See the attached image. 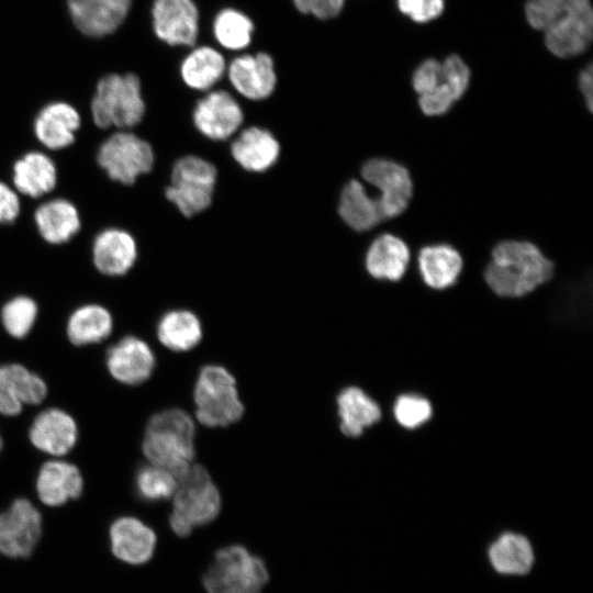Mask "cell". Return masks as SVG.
Segmentation results:
<instances>
[{"label":"cell","mask_w":593,"mask_h":593,"mask_svg":"<svg viewBox=\"0 0 593 593\" xmlns=\"http://www.w3.org/2000/svg\"><path fill=\"white\" fill-rule=\"evenodd\" d=\"M528 24L542 32L547 49L559 58L583 54L593 38L590 0H527Z\"/></svg>","instance_id":"6da1fadb"},{"label":"cell","mask_w":593,"mask_h":593,"mask_svg":"<svg viewBox=\"0 0 593 593\" xmlns=\"http://www.w3.org/2000/svg\"><path fill=\"white\" fill-rule=\"evenodd\" d=\"M555 264L529 240L504 239L491 250L483 271L490 290L502 298H522L548 282Z\"/></svg>","instance_id":"7a4b0ae2"},{"label":"cell","mask_w":593,"mask_h":593,"mask_svg":"<svg viewBox=\"0 0 593 593\" xmlns=\"http://www.w3.org/2000/svg\"><path fill=\"white\" fill-rule=\"evenodd\" d=\"M194 435L193 421L184 411L165 410L148 421L142 450L149 463L168 470L179 479L192 466Z\"/></svg>","instance_id":"3957f363"},{"label":"cell","mask_w":593,"mask_h":593,"mask_svg":"<svg viewBox=\"0 0 593 593\" xmlns=\"http://www.w3.org/2000/svg\"><path fill=\"white\" fill-rule=\"evenodd\" d=\"M217 178V167L212 161L194 154L183 155L172 164L165 198L189 220L212 206Z\"/></svg>","instance_id":"277c9868"},{"label":"cell","mask_w":593,"mask_h":593,"mask_svg":"<svg viewBox=\"0 0 593 593\" xmlns=\"http://www.w3.org/2000/svg\"><path fill=\"white\" fill-rule=\"evenodd\" d=\"M172 499L169 525L180 537L189 536L194 527L211 523L221 511L220 493L209 472L200 465L191 466L178 479Z\"/></svg>","instance_id":"5b68a950"},{"label":"cell","mask_w":593,"mask_h":593,"mask_svg":"<svg viewBox=\"0 0 593 593\" xmlns=\"http://www.w3.org/2000/svg\"><path fill=\"white\" fill-rule=\"evenodd\" d=\"M90 109L92 120L100 128L136 126L146 111L139 78L134 74L102 77L97 83Z\"/></svg>","instance_id":"8992f818"},{"label":"cell","mask_w":593,"mask_h":593,"mask_svg":"<svg viewBox=\"0 0 593 593\" xmlns=\"http://www.w3.org/2000/svg\"><path fill=\"white\" fill-rule=\"evenodd\" d=\"M268 580L264 560L242 545L217 550L202 577L208 593H260Z\"/></svg>","instance_id":"52a82bcc"},{"label":"cell","mask_w":593,"mask_h":593,"mask_svg":"<svg viewBox=\"0 0 593 593\" xmlns=\"http://www.w3.org/2000/svg\"><path fill=\"white\" fill-rule=\"evenodd\" d=\"M193 398L197 418L208 427L227 426L237 422L244 413L234 377L220 366L201 369Z\"/></svg>","instance_id":"ba28073f"},{"label":"cell","mask_w":593,"mask_h":593,"mask_svg":"<svg viewBox=\"0 0 593 593\" xmlns=\"http://www.w3.org/2000/svg\"><path fill=\"white\" fill-rule=\"evenodd\" d=\"M97 161L113 181L134 184L141 176L153 170L155 152L147 141L122 130L101 144Z\"/></svg>","instance_id":"9c48e42d"},{"label":"cell","mask_w":593,"mask_h":593,"mask_svg":"<svg viewBox=\"0 0 593 593\" xmlns=\"http://www.w3.org/2000/svg\"><path fill=\"white\" fill-rule=\"evenodd\" d=\"M360 176L371 187H374L383 220L401 216L413 198L414 184L409 169L392 159L373 157L367 159Z\"/></svg>","instance_id":"30bf717a"},{"label":"cell","mask_w":593,"mask_h":593,"mask_svg":"<svg viewBox=\"0 0 593 593\" xmlns=\"http://www.w3.org/2000/svg\"><path fill=\"white\" fill-rule=\"evenodd\" d=\"M192 123L204 138L225 142L234 136L244 123L239 102L226 90H210L200 98L192 111Z\"/></svg>","instance_id":"8fae6325"},{"label":"cell","mask_w":593,"mask_h":593,"mask_svg":"<svg viewBox=\"0 0 593 593\" xmlns=\"http://www.w3.org/2000/svg\"><path fill=\"white\" fill-rule=\"evenodd\" d=\"M42 535V515L27 499H16L0 512V553L12 559L29 557Z\"/></svg>","instance_id":"7c38bea8"},{"label":"cell","mask_w":593,"mask_h":593,"mask_svg":"<svg viewBox=\"0 0 593 593\" xmlns=\"http://www.w3.org/2000/svg\"><path fill=\"white\" fill-rule=\"evenodd\" d=\"M153 29L170 46H194L200 31L199 9L193 0H154Z\"/></svg>","instance_id":"4fadbf2b"},{"label":"cell","mask_w":593,"mask_h":593,"mask_svg":"<svg viewBox=\"0 0 593 593\" xmlns=\"http://www.w3.org/2000/svg\"><path fill=\"white\" fill-rule=\"evenodd\" d=\"M226 76L233 89L250 101L268 99L278 82L275 61L265 52L236 56L227 65Z\"/></svg>","instance_id":"5bb4252c"},{"label":"cell","mask_w":593,"mask_h":593,"mask_svg":"<svg viewBox=\"0 0 593 593\" xmlns=\"http://www.w3.org/2000/svg\"><path fill=\"white\" fill-rule=\"evenodd\" d=\"M281 152V144L276 135L258 125L243 128L230 144L233 160L250 174H264L275 167Z\"/></svg>","instance_id":"9a60e30c"},{"label":"cell","mask_w":593,"mask_h":593,"mask_svg":"<svg viewBox=\"0 0 593 593\" xmlns=\"http://www.w3.org/2000/svg\"><path fill=\"white\" fill-rule=\"evenodd\" d=\"M47 395L46 382L20 363L0 366V414L15 416L23 405H37Z\"/></svg>","instance_id":"2e32d148"},{"label":"cell","mask_w":593,"mask_h":593,"mask_svg":"<svg viewBox=\"0 0 593 593\" xmlns=\"http://www.w3.org/2000/svg\"><path fill=\"white\" fill-rule=\"evenodd\" d=\"M105 365L116 381L136 385L150 377L155 367V356L146 342L131 335L123 337L108 349Z\"/></svg>","instance_id":"e0dca14e"},{"label":"cell","mask_w":593,"mask_h":593,"mask_svg":"<svg viewBox=\"0 0 593 593\" xmlns=\"http://www.w3.org/2000/svg\"><path fill=\"white\" fill-rule=\"evenodd\" d=\"M132 0H68L75 26L90 37L115 32L126 19Z\"/></svg>","instance_id":"ac0fdd59"},{"label":"cell","mask_w":593,"mask_h":593,"mask_svg":"<svg viewBox=\"0 0 593 593\" xmlns=\"http://www.w3.org/2000/svg\"><path fill=\"white\" fill-rule=\"evenodd\" d=\"M471 71L463 59L451 54L441 61V77L428 93L418 97V107L426 116L446 114L469 88Z\"/></svg>","instance_id":"d6986e66"},{"label":"cell","mask_w":593,"mask_h":593,"mask_svg":"<svg viewBox=\"0 0 593 593\" xmlns=\"http://www.w3.org/2000/svg\"><path fill=\"white\" fill-rule=\"evenodd\" d=\"M137 257L136 239L126 230L109 227L101 231L93 240L92 261L102 275L124 276L134 267Z\"/></svg>","instance_id":"ffe728a7"},{"label":"cell","mask_w":593,"mask_h":593,"mask_svg":"<svg viewBox=\"0 0 593 593\" xmlns=\"http://www.w3.org/2000/svg\"><path fill=\"white\" fill-rule=\"evenodd\" d=\"M109 538L113 556L132 566L149 561L156 547L154 530L133 516H122L113 521L109 529Z\"/></svg>","instance_id":"44dd1931"},{"label":"cell","mask_w":593,"mask_h":593,"mask_svg":"<svg viewBox=\"0 0 593 593\" xmlns=\"http://www.w3.org/2000/svg\"><path fill=\"white\" fill-rule=\"evenodd\" d=\"M29 437L38 450L53 457L67 455L78 438L77 424L67 412L52 407L42 411L33 421Z\"/></svg>","instance_id":"7402d4cb"},{"label":"cell","mask_w":593,"mask_h":593,"mask_svg":"<svg viewBox=\"0 0 593 593\" xmlns=\"http://www.w3.org/2000/svg\"><path fill=\"white\" fill-rule=\"evenodd\" d=\"M410 260L409 245L394 234L383 233L369 244L363 264L372 279L398 282L406 273Z\"/></svg>","instance_id":"603a6c76"},{"label":"cell","mask_w":593,"mask_h":593,"mask_svg":"<svg viewBox=\"0 0 593 593\" xmlns=\"http://www.w3.org/2000/svg\"><path fill=\"white\" fill-rule=\"evenodd\" d=\"M40 501L52 507L78 499L83 490V478L77 466L65 460L53 459L42 465L36 482Z\"/></svg>","instance_id":"cb8c5ba5"},{"label":"cell","mask_w":593,"mask_h":593,"mask_svg":"<svg viewBox=\"0 0 593 593\" xmlns=\"http://www.w3.org/2000/svg\"><path fill=\"white\" fill-rule=\"evenodd\" d=\"M337 214L340 221L356 233H366L384 220L377 195L368 192L365 184L349 179L340 189L337 201Z\"/></svg>","instance_id":"d4e9b609"},{"label":"cell","mask_w":593,"mask_h":593,"mask_svg":"<svg viewBox=\"0 0 593 593\" xmlns=\"http://www.w3.org/2000/svg\"><path fill=\"white\" fill-rule=\"evenodd\" d=\"M80 124V114L71 104L56 101L38 112L33 127L37 141L44 147L58 150L75 142Z\"/></svg>","instance_id":"484cf974"},{"label":"cell","mask_w":593,"mask_h":593,"mask_svg":"<svg viewBox=\"0 0 593 593\" xmlns=\"http://www.w3.org/2000/svg\"><path fill=\"white\" fill-rule=\"evenodd\" d=\"M417 268L422 281L428 288L445 290L457 283L463 269V259L451 245L433 244L418 250Z\"/></svg>","instance_id":"4316f807"},{"label":"cell","mask_w":593,"mask_h":593,"mask_svg":"<svg viewBox=\"0 0 593 593\" xmlns=\"http://www.w3.org/2000/svg\"><path fill=\"white\" fill-rule=\"evenodd\" d=\"M34 222L41 237L52 245L67 243L81 227L75 204L61 198L42 203L34 212Z\"/></svg>","instance_id":"83f0119b"},{"label":"cell","mask_w":593,"mask_h":593,"mask_svg":"<svg viewBox=\"0 0 593 593\" xmlns=\"http://www.w3.org/2000/svg\"><path fill=\"white\" fill-rule=\"evenodd\" d=\"M12 181L18 193L40 198L55 189L57 168L46 154L36 150L29 152L15 160Z\"/></svg>","instance_id":"f1b7e54d"},{"label":"cell","mask_w":593,"mask_h":593,"mask_svg":"<svg viewBox=\"0 0 593 593\" xmlns=\"http://www.w3.org/2000/svg\"><path fill=\"white\" fill-rule=\"evenodd\" d=\"M226 67L220 51L208 45L195 46L181 61L180 77L188 88L206 92L223 78Z\"/></svg>","instance_id":"f546056e"},{"label":"cell","mask_w":593,"mask_h":593,"mask_svg":"<svg viewBox=\"0 0 593 593\" xmlns=\"http://www.w3.org/2000/svg\"><path fill=\"white\" fill-rule=\"evenodd\" d=\"M491 567L503 575H524L534 564V550L530 541L516 533H504L488 549Z\"/></svg>","instance_id":"4dcf8cb0"},{"label":"cell","mask_w":593,"mask_h":593,"mask_svg":"<svg viewBox=\"0 0 593 593\" xmlns=\"http://www.w3.org/2000/svg\"><path fill=\"white\" fill-rule=\"evenodd\" d=\"M340 430L349 437H358L363 429L381 417L378 404L361 389L349 387L337 396Z\"/></svg>","instance_id":"1f68e13d"},{"label":"cell","mask_w":593,"mask_h":593,"mask_svg":"<svg viewBox=\"0 0 593 593\" xmlns=\"http://www.w3.org/2000/svg\"><path fill=\"white\" fill-rule=\"evenodd\" d=\"M113 328L112 315L99 304L77 307L67 321V337L75 346L100 343L110 336Z\"/></svg>","instance_id":"d6a6232c"},{"label":"cell","mask_w":593,"mask_h":593,"mask_svg":"<svg viewBox=\"0 0 593 593\" xmlns=\"http://www.w3.org/2000/svg\"><path fill=\"white\" fill-rule=\"evenodd\" d=\"M157 337L164 346L174 351H187L202 338L201 322L189 310L169 311L157 324Z\"/></svg>","instance_id":"836d02e7"},{"label":"cell","mask_w":593,"mask_h":593,"mask_svg":"<svg viewBox=\"0 0 593 593\" xmlns=\"http://www.w3.org/2000/svg\"><path fill=\"white\" fill-rule=\"evenodd\" d=\"M255 25L251 19L235 8L220 10L212 22V32L217 44L233 52L247 48L251 41Z\"/></svg>","instance_id":"e575fe53"},{"label":"cell","mask_w":593,"mask_h":593,"mask_svg":"<svg viewBox=\"0 0 593 593\" xmlns=\"http://www.w3.org/2000/svg\"><path fill=\"white\" fill-rule=\"evenodd\" d=\"M38 313L36 302L26 295L10 299L1 309L0 318L5 332L14 338L25 337Z\"/></svg>","instance_id":"d590c367"},{"label":"cell","mask_w":593,"mask_h":593,"mask_svg":"<svg viewBox=\"0 0 593 593\" xmlns=\"http://www.w3.org/2000/svg\"><path fill=\"white\" fill-rule=\"evenodd\" d=\"M135 485L142 499L161 501L172 497L178 479L168 470L150 463L138 469Z\"/></svg>","instance_id":"8d00e7d4"},{"label":"cell","mask_w":593,"mask_h":593,"mask_svg":"<svg viewBox=\"0 0 593 593\" xmlns=\"http://www.w3.org/2000/svg\"><path fill=\"white\" fill-rule=\"evenodd\" d=\"M432 415L429 402L417 395H402L394 405L396 421L406 428H415Z\"/></svg>","instance_id":"74e56055"},{"label":"cell","mask_w":593,"mask_h":593,"mask_svg":"<svg viewBox=\"0 0 593 593\" xmlns=\"http://www.w3.org/2000/svg\"><path fill=\"white\" fill-rule=\"evenodd\" d=\"M399 11L416 23H427L438 18L445 0H395Z\"/></svg>","instance_id":"f35d334b"},{"label":"cell","mask_w":593,"mask_h":593,"mask_svg":"<svg viewBox=\"0 0 593 593\" xmlns=\"http://www.w3.org/2000/svg\"><path fill=\"white\" fill-rule=\"evenodd\" d=\"M441 77V61L435 58H427L422 61L413 72L412 87L417 96L430 92L439 82Z\"/></svg>","instance_id":"ab89813d"},{"label":"cell","mask_w":593,"mask_h":593,"mask_svg":"<svg viewBox=\"0 0 593 593\" xmlns=\"http://www.w3.org/2000/svg\"><path fill=\"white\" fill-rule=\"evenodd\" d=\"M292 2L302 14H311L320 20H329L342 12L346 0H292Z\"/></svg>","instance_id":"60d3db41"},{"label":"cell","mask_w":593,"mask_h":593,"mask_svg":"<svg viewBox=\"0 0 593 593\" xmlns=\"http://www.w3.org/2000/svg\"><path fill=\"white\" fill-rule=\"evenodd\" d=\"M20 211L21 203L16 190L0 181V224L13 223Z\"/></svg>","instance_id":"b9f144b4"},{"label":"cell","mask_w":593,"mask_h":593,"mask_svg":"<svg viewBox=\"0 0 593 593\" xmlns=\"http://www.w3.org/2000/svg\"><path fill=\"white\" fill-rule=\"evenodd\" d=\"M592 65L589 64L585 68H583L579 76H578V86L579 90L584 99L585 107L588 108L589 112L592 113L593 111V77H592Z\"/></svg>","instance_id":"7bdbcfd3"},{"label":"cell","mask_w":593,"mask_h":593,"mask_svg":"<svg viewBox=\"0 0 593 593\" xmlns=\"http://www.w3.org/2000/svg\"><path fill=\"white\" fill-rule=\"evenodd\" d=\"M1 448H2V438L0 436V450H1Z\"/></svg>","instance_id":"ee69618b"}]
</instances>
